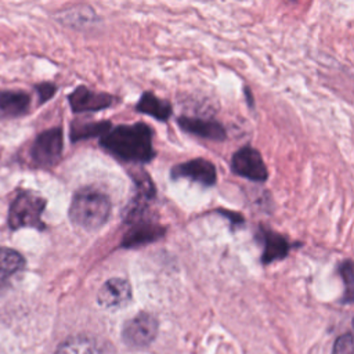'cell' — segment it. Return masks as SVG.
Listing matches in <instances>:
<instances>
[{
    "label": "cell",
    "instance_id": "cell-1",
    "mask_svg": "<svg viewBox=\"0 0 354 354\" xmlns=\"http://www.w3.org/2000/svg\"><path fill=\"white\" fill-rule=\"evenodd\" d=\"M100 144L109 153L126 162H148L155 155L152 130L141 122L111 127L101 136Z\"/></svg>",
    "mask_w": 354,
    "mask_h": 354
},
{
    "label": "cell",
    "instance_id": "cell-2",
    "mask_svg": "<svg viewBox=\"0 0 354 354\" xmlns=\"http://www.w3.org/2000/svg\"><path fill=\"white\" fill-rule=\"evenodd\" d=\"M111 202L108 196L94 188L77 191L69 207V216L73 224L84 230L100 228L109 216Z\"/></svg>",
    "mask_w": 354,
    "mask_h": 354
},
{
    "label": "cell",
    "instance_id": "cell-3",
    "mask_svg": "<svg viewBox=\"0 0 354 354\" xmlns=\"http://www.w3.org/2000/svg\"><path fill=\"white\" fill-rule=\"evenodd\" d=\"M46 201L33 192H21L11 203L8 213V224L12 230L22 227L43 228L41 213L44 210Z\"/></svg>",
    "mask_w": 354,
    "mask_h": 354
},
{
    "label": "cell",
    "instance_id": "cell-4",
    "mask_svg": "<svg viewBox=\"0 0 354 354\" xmlns=\"http://www.w3.org/2000/svg\"><path fill=\"white\" fill-rule=\"evenodd\" d=\"M158 335V321L148 313H140L129 319L122 330V339L129 347L142 348L153 342Z\"/></svg>",
    "mask_w": 354,
    "mask_h": 354
},
{
    "label": "cell",
    "instance_id": "cell-5",
    "mask_svg": "<svg viewBox=\"0 0 354 354\" xmlns=\"http://www.w3.org/2000/svg\"><path fill=\"white\" fill-rule=\"evenodd\" d=\"M62 130L59 127H53L36 137L30 149V156L36 165L48 167L58 162L62 153Z\"/></svg>",
    "mask_w": 354,
    "mask_h": 354
},
{
    "label": "cell",
    "instance_id": "cell-6",
    "mask_svg": "<svg viewBox=\"0 0 354 354\" xmlns=\"http://www.w3.org/2000/svg\"><path fill=\"white\" fill-rule=\"evenodd\" d=\"M231 167L236 174L253 181H264L268 176L260 152L252 147L238 149L232 156Z\"/></svg>",
    "mask_w": 354,
    "mask_h": 354
},
{
    "label": "cell",
    "instance_id": "cell-7",
    "mask_svg": "<svg viewBox=\"0 0 354 354\" xmlns=\"http://www.w3.org/2000/svg\"><path fill=\"white\" fill-rule=\"evenodd\" d=\"M69 105L73 112H95L113 105L118 98L104 91H93L86 86H77L69 95Z\"/></svg>",
    "mask_w": 354,
    "mask_h": 354
},
{
    "label": "cell",
    "instance_id": "cell-8",
    "mask_svg": "<svg viewBox=\"0 0 354 354\" xmlns=\"http://www.w3.org/2000/svg\"><path fill=\"white\" fill-rule=\"evenodd\" d=\"M131 299V288L126 279L111 278L98 290L97 300L104 308H119Z\"/></svg>",
    "mask_w": 354,
    "mask_h": 354
},
{
    "label": "cell",
    "instance_id": "cell-9",
    "mask_svg": "<svg viewBox=\"0 0 354 354\" xmlns=\"http://www.w3.org/2000/svg\"><path fill=\"white\" fill-rule=\"evenodd\" d=\"M174 178H189L205 185H212L216 181L214 165L206 159H192L173 167Z\"/></svg>",
    "mask_w": 354,
    "mask_h": 354
},
{
    "label": "cell",
    "instance_id": "cell-10",
    "mask_svg": "<svg viewBox=\"0 0 354 354\" xmlns=\"http://www.w3.org/2000/svg\"><path fill=\"white\" fill-rule=\"evenodd\" d=\"M178 126L194 136L221 141L225 138V129L216 120L212 119H202V118H192V116H180L177 119Z\"/></svg>",
    "mask_w": 354,
    "mask_h": 354
},
{
    "label": "cell",
    "instance_id": "cell-11",
    "mask_svg": "<svg viewBox=\"0 0 354 354\" xmlns=\"http://www.w3.org/2000/svg\"><path fill=\"white\" fill-rule=\"evenodd\" d=\"M55 354H116L112 347L90 336H75L65 340Z\"/></svg>",
    "mask_w": 354,
    "mask_h": 354
},
{
    "label": "cell",
    "instance_id": "cell-12",
    "mask_svg": "<svg viewBox=\"0 0 354 354\" xmlns=\"http://www.w3.org/2000/svg\"><path fill=\"white\" fill-rule=\"evenodd\" d=\"M30 95L22 90H0V113L21 116L28 112Z\"/></svg>",
    "mask_w": 354,
    "mask_h": 354
},
{
    "label": "cell",
    "instance_id": "cell-13",
    "mask_svg": "<svg viewBox=\"0 0 354 354\" xmlns=\"http://www.w3.org/2000/svg\"><path fill=\"white\" fill-rule=\"evenodd\" d=\"M24 267L25 260L17 250L0 248V293L10 285L11 278Z\"/></svg>",
    "mask_w": 354,
    "mask_h": 354
},
{
    "label": "cell",
    "instance_id": "cell-14",
    "mask_svg": "<svg viewBox=\"0 0 354 354\" xmlns=\"http://www.w3.org/2000/svg\"><path fill=\"white\" fill-rule=\"evenodd\" d=\"M137 112L149 115L158 120H167L171 115V105L169 101L159 98L151 91H145L141 94L138 102L136 104Z\"/></svg>",
    "mask_w": 354,
    "mask_h": 354
},
{
    "label": "cell",
    "instance_id": "cell-15",
    "mask_svg": "<svg viewBox=\"0 0 354 354\" xmlns=\"http://www.w3.org/2000/svg\"><path fill=\"white\" fill-rule=\"evenodd\" d=\"M58 19L62 24L72 26L75 29L90 28L91 25L98 22V17L94 12V10L87 6H76V7L68 8L58 15Z\"/></svg>",
    "mask_w": 354,
    "mask_h": 354
},
{
    "label": "cell",
    "instance_id": "cell-16",
    "mask_svg": "<svg viewBox=\"0 0 354 354\" xmlns=\"http://www.w3.org/2000/svg\"><path fill=\"white\" fill-rule=\"evenodd\" d=\"M112 127L111 122L102 120V122H82L75 120L71 126V138L72 141L84 140L90 137H97L105 134Z\"/></svg>",
    "mask_w": 354,
    "mask_h": 354
},
{
    "label": "cell",
    "instance_id": "cell-17",
    "mask_svg": "<svg viewBox=\"0 0 354 354\" xmlns=\"http://www.w3.org/2000/svg\"><path fill=\"white\" fill-rule=\"evenodd\" d=\"M266 239V246H264V261H271L272 259H278V257H282L285 256L286 253V242L275 235V234H267L264 236Z\"/></svg>",
    "mask_w": 354,
    "mask_h": 354
},
{
    "label": "cell",
    "instance_id": "cell-18",
    "mask_svg": "<svg viewBox=\"0 0 354 354\" xmlns=\"http://www.w3.org/2000/svg\"><path fill=\"white\" fill-rule=\"evenodd\" d=\"M156 236V228L151 225H144L136 230H131V234L127 236L129 245H136V243H142L148 239H153Z\"/></svg>",
    "mask_w": 354,
    "mask_h": 354
},
{
    "label": "cell",
    "instance_id": "cell-19",
    "mask_svg": "<svg viewBox=\"0 0 354 354\" xmlns=\"http://www.w3.org/2000/svg\"><path fill=\"white\" fill-rule=\"evenodd\" d=\"M353 351H354L353 336L350 332H347L337 337V340L335 342L332 354H353Z\"/></svg>",
    "mask_w": 354,
    "mask_h": 354
},
{
    "label": "cell",
    "instance_id": "cell-20",
    "mask_svg": "<svg viewBox=\"0 0 354 354\" xmlns=\"http://www.w3.org/2000/svg\"><path fill=\"white\" fill-rule=\"evenodd\" d=\"M35 88L37 91L39 102L40 104L48 101L55 94V91H57V86L54 83H50V82H43L40 84H36Z\"/></svg>",
    "mask_w": 354,
    "mask_h": 354
},
{
    "label": "cell",
    "instance_id": "cell-21",
    "mask_svg": "<svg viewBox=\"0 0 354 354\" xmlns=\"http://www.w3.org/2000/svg\"><path fill=\"white\" fill-rule=\"evenodd\" d=\"M245 94H246V101H248V104L252 106V105H253V101H252V94H250V91H249V88H248V87H245Z\"/></svg>",
    "mask_w": 354,
    "mask_h": 354
},
{
    "label": "cell",
    "instance_id": "cell-22",
    "mask_svg": "<svg viewBox=\"0 0 354 354\" xmlns=\"http://www.w3.org/2000/svg\"><path fill=\"white\" fill-rule=\"evenodd\" d=\"M292 1H295V0H292Z\"/></svg>",
    "mask_w": 354,
    "mask_h": 354
}]
</instances>
